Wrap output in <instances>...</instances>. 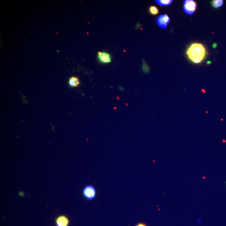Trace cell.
I'll return each instance as SVG.
<instances>
[{
  "mask_svg": "<svg viewBox=\"0 0 226 226\" xmlns=\"http://www.w3.org/2000/svg\"><path fill=\"white\" fill-rule=\"evenodd\" d=\"M186 54L192 62L199 63L205 58L207 52L205 47L202 44L194 43L188 48Z\"/></svg>",
  "mask_w": 226,
  "mask_h": 226,
  "instance_id": "1",
  "label": "cell"
},
{
  "mask_svg": "<svg viewBox=\"0 0 226 226\" xmlns=\"http://www.w3.org/2000/svg\"><path fill=\"white\" fill-rule=\"evenodd\" d=\"M197 8V3L193 0H185L184 5V11L188 15L194 14Z\"/></svg>",
  "mask_w": 226,
  "mask_h": 226,
  "instance_id": "2",
  "label": "cell"
},
{
  "mask_svg": "<svg viewBox=\"0 0 226 226\" xmlns=\"http://www.w3.org/2000/svg\"><path fill=\"white\" fill-rule=\"evenodd\" d=\"M83 194L87 199L89 200H92L95 197L96 190L93 186H87L84 188Z\"/></svg>",
  "mask_w": 226,
  "mask_h": 226,
  "instance_id": "3",
  "label": "cell"
},
{
  "mask_svg": "<svg viewBox=\"0 0 226 226\" xmlns=\"http://www.w3.org/2000/svg\"><path fill=\"white\" fill-rule=\"evenodd\" d=\"M170 22V18L167 14L160 15L157 19L158 26L162 29L167 28V25Z\"/></svg>",
  "mask_w": 226,
  "mask_h": 226,
  "instance_id": "4",
  "label": "cell"
},
{
  "mask_svg": "<svg viewBox=\"0 0 226 226\" xmlns=\"http://www.w3.org/2000/svg\"><path fill=\"white\" fill-rule=\"evenodd\" d=\"M98 58L99 61L103 63H110L111 61V56L106 52H99L98 53Z\"/></svg>",
  "mask_w": 226,
  "mask_h": 226,
  "instance_id": "5",
  "label": "cell"
},
{
  "mask_svg": "<svg viewBox=\"0 0 226 226\" xmlns=\"http://www.w3.org/2000/svg\"><path fill=\"white\" fill-rule=\"evenodd\" d=\"M69 224V219L66 216H59L56 219L57 226H68Z\"/></svg>",
  "mask_w": 226,
  "mask_h": 226,
  "instance_id": "6",
  "label": "cell"
},
{
  "mask_svg": "<svg viewBox=\"0 0 226 226\" xmlns=\"http://www.w3.org/2000/svg\"><path fill=\"white\" fill-rule=\"evenodd\" d=\"M68 84L70 86L73 88L78 87L80 84V80L76 77H72L69 79Z\"/></svg>",
  "mask_w": 226,
  "mask_h": 226,
  "instance_id": "7",
  "label": "cell"
},
{
  "mask_svg": "<svg viewBox=\"0 0 226 226\" xmlns=\"http://www.w3.org/2000/svg\"><path fill=\"white\" fill-rule=\"evenodd\" d=\"M155 2L161 6H166L170 5L173 1L172 0H156Z\"/></svg>",
  "mask_w": 226,
  "mask_h": 226,
  "instance_id": "8",
  "label": "cell"
},
{
  "mask_svg": "<svg viewBox=\"0 0 226 226\" xmlns=\"http://www.w3.org/2000/svg\"><path fill=\"white\" fill-rule=\"evenodd\" d=\"M212 5L215 8H217L221 7L223 4V1L222 0H214L211 2Z\"/></svg>",
  "mask_w": 226,
  "mask_h": 226,
  "instance_id": "9",
  "label": "cell"
},
{
  "mask_svg": "<svg viewBox=\"0 0 226 226\" xmlns=\"http://www.w3.org/2000/svg\"><path fill=\"white\" fill-rule=\"evenodd\" d=\"M149 11L150 13L152 15H157L158 14L159 10L158 8L156 7V6H154V5H152L150 7Z\"/></svg>",
  "mask_w": 226,
  "mask_h": 226,
  "instance_id": "10",
  "label": "cell"
},
{
  "mask_svg": "<svg viewBox=\"0 0 226 226\" xmlns=\"http://www.w3.org/2000/svg\"><path fill=\"white\" fill-rule=\"evenodd\" d=\"M136 226H147L146 224H144V223H139L137 224Z\"/></svg>",
  "mask_w": 226,
  "mask_h": 226,
  "instance_id": "11",
  "label": "cell"
},
{
  "mask_svg": "<svg viewBox=\"0 0 226 226\" xmlns=\"http://www.w3.org/2000/svg\"><path fill=\"white\" fill-rule=\"evenodd\" d=\"M217 46H218V44L217 43H214L213 44V45L212 47L213 48H214V49H215L216 47H217Z\"/></svg>",
  "mask_w": 226,
  "mask_h": 226,
  "instance_id": "12",
  "label": "cell"
},
{
  "mask_svg": "<svg viewBox=\"0 0 226 226\" xmlns=\"http://www.w3.org/2000/svg\"><path fill=\"white\" fill-rule=\"evenodd\" d=\"M211 62L210 61H208V62H207V63L208 64H209L211 63Z\"/></svg>",
  "mask_w": 226,
  "mask_h": 226,
  "instance_id": "13",
  "label": "cell"
}]
</instances>
